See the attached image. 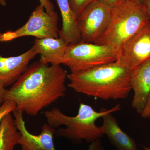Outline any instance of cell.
Segmentation results:
<instances>
[{
  "mask_svg": "<svg viewBox=\"0 0 150 150\" xmlns=\"http://www.w3.org/2000/svg\"><path fill=\"white\" fill-rule=\"evenodd\" d=\"M130 83L134 92L132 107L141 114L150 93V59L131 70Z\"/></svg>",
  "mask_w": 150,
  "mask_h": 150,
  "instance_id": "11",
  "label": "cell"
},
{
  "mask_svg": "<svg viewBox=\"0 0 150 150\" xmlns=\"http://www.w3.org/2000/svg\"><path fill=\"white\" fill-rule=\"evenodd\" d=\"M40 4L44 7L46 11L50 14L54 13L56 12L54 11V4L50 0H39Z\"/></svg>",
  "mask_w": 150,
  "mask_h": 150,
  "instance_id": "18",
  "label": "cell"
},
{
  "mask_svg": "<svg viewBox=\"0 0 150 150\" xmlns=\"http://www.w3.org/2000/svg\"><path fill=\"white\" fill-rule=\"evenodd\" d=\"M95 0H69L70 7L78 17L86 8Z\"/></svg>",
  "mask_w": 150,
  "mask_h": 150,
  "instance_id": "16",
  "label": "cell"
},
{
  "mask_svg": "<svg viewBox=\"0 0 150 150\" xmlns=\"http://www.w3.org/2000/svg\"><path fill=\"white\" fill-rule=\"evenodd\" d=\"M68 74L61 65L38 61L28 66L18 80L7 89L6 100L16 105V110L35 116L66 95Z\"/></svg>",
  "mask_w": 150,
  "mask_h": 150,
  "instance_id": "1",
  "label": "cell"
},
{
  "mask_svg": "<svg viewBox=\"0 0 150 150\" xmlns=\"http://www.w3.org/2000/svg\"><path fill=\"white\" fill-rule=\"evenodd\" d=\"M62 18V28L59 37L68 44H76L82 41L77 22V17L70 7L69 0H56Z\"/></svg>",
  "mask_w": 150,
  "mask_h": 150,
  "instance_id": "14",
  "label": "cell"
},
{
  "mask_svg": "<svg viewBox=\"0 0 150 150\" xmlns=\"http://www.w3.org/2000/svg\"><path fill=\"white\" fill-rule=\"evenodd\" d=\"M149 20L144 4L125 0L112 8L108 26L94 43L111 46L119 52L125 42Z\"/></svg>",
  "mask_w": 150,
  "mask_h": 150,
  "instance_id": "4",
  "label": "cell"
},
{
  "mask_svg": "<svg viewBox=\"0 0 150 150\" xmlns=\"http://www.w3.org/2000/svg\"><path fill=\"white\" fill-rule=\"evenodd\" d=\"M121 109L120 104L110 109L102 108L99 112L91 105L81 103L77 115L71 116L66 115L58 108H54L44 112L47 123L56 129V134L77 143L83 141L92 143L101 139L104 135L101 126L96 125V121L108 113H112Z\"/></svg>",
  "mask_w": 150,
  "mask_h": 150,
  "instance_id": "3",
  "label": "cell"
},
{
  "mask_svg": "<svg viewBox=\"0 0 150 150\" xmlns=\"http://www.w3.org/2000/svg\"><path fill=\"white\" fill-rule=\"evenodd\" d=\"M105 5L112 8L122 4L125 0H98Z\"/></svg>",
  "mask_w": 150,
  "mask_h": 150,
  "instance_id": "19",
  "label": "cell"
},
{
  "mask_svg": "<svg viewBox=\"0 0 150 150\" xmlns=\"http://www.w3.org/2000/svg\"><path fill=\"white\" fill-rule=\"evenodd\" d=\"M2 35V33L0 32V39H1V38Z\"/></svg>",
  "mask_w": 150,
  "mask_h": 150,
  "instance_id": "26",
  "label": "cell"
},
{
  "mask_svg": "<svg viewBox=\"0 0 150 150\" xmlns=\"http://www.w3.org/2000/svg\"><path fill=\"white\" fill-rule=\"evenodd\" d=\"M118 54L111 46L81 41L68 45L62 64L76 72L115 62Z\"/></svg>",
  "mask_w": 150,
  "mask_h": 150,
  "instance_id": "5",
  "label": "cell"
},
{
  "mask_svg": "<svg viewBox=\"0 0 150 150\" xmlns=\"http://www.w3.org/2000/svg\"><path fill=\"white\" fill-rule=\"evenodd\" d=\"M0 4L2 5H5L6 4V2L4 0H0Z\"/></svg>",
  "mask_w": 150,
  "mask_h": 150,
  "instance_id": "24",
  "label": "cell"
},
{
  "mask_svg": "<svg viewBox=\"0 0 150 150\" xmlns=\"http://www.w3.org/2000/svg\"><path fill=\"white\" fill-rule=\"evenodd\" d=\"M135 1H137L142 3V4H144L146 0H135Z\"/></svg>",
  "mask_w": 150,
  "mask_h": 150,
  "instance_id": "23",
  "label": "cell"
},
{
  "mask_svg": "<svg viewBox=\"0 0 150 150\" xmlns=\"http://www.w3.org/2000/svg\"><path fill=\"white\" fill-rule=\"evenodd\" d=\"M140 115L142 118L150 119V93L144 108Z\"/></svg>",
  "mask_w": 150,
  "mask_h": 150,
  "instance_id": "20",
  "label": "cell"
},
{
  "mask_svg": "<svg viewBox=\"0 0 150 150\" xmlns=\"http://www.w3.org/2000/svg\"><path fill=\"white\" fill-rule=\"evenodd\" d=\"M144 4L146 8L147 15L150 20V0H146Z\"/></svg>",
  "mask_w": 150,
  "mask_h": 150,
  "instance_id": "22",
  "label": "cell"
},
{
  "mask_svg": "<svg viewBox=\"0 0 150 150\" xmlns=\"http://www.w3.org/2000/svg\"><path fill=\"white\" fill-rule=\"evenodd\" d=\"M144 150H150V147H145L144 148Z\"/></svg>",
  "mask_w": 150,
  "mask_h": 150,
  "instance_id": "25",
  "label": "cell"
},
{
  "mask_svg": "<svg viewBox=\"0 0 150 150\" xmlns=\"http://www.w3.org/2000/svg\"><path fill=\"white\" fill-rule=\"evenodd\" d=\"M16 126L20 134L18 145L22 150H56L54 143V136L56 129L48 123L43 124L40 134L35 135L30 133L25 126L23 112L15 109L12 112ZM87 150H97L92 146Z\"/></svg>",
  "mask_w": 150,
  "mask_h": 150,
  "instance_id": "9",
  "label": "cell"
},
{
  "mask_svg": "<svg viewBox=\"0 0 150 150\" xmlns=\"http://www.w3.org/2000/svg\"><path fill=\"white\" fill-rule=\"evenodd\" d=\"M150 59V20L123 44L116 62L133 70Z\"/></svg>",
  "mask_w": 150,
  "mask_h": 150,
  "instance_id": "8",
  "label": "cell"
},
{
  "mask_svg": "<svg viewBox=\"0 0 150 150\" xmlns=\"http://www.w3.org/2000/svg\"><path fill=\"white\" fill-rule=\"evenodd\" d=\"M111 10L98 0L85 9L77 17L82 41L94 43L101 36L110 23Z\"/></svg>",
  "mask_w": 150,
  "mask_h": 150,
  "instance_id": "7",
  "label": "cell"
},
{
  "mask_svg": "<svg viewBox=\"0 0 150 150\" xmlns=\"http://www.w3.org/2000/svg\"><path fill=\"white\" fill-rule=\"evenodd\" d=\"M102 118L103 122L101 127L104 135L117 150H138L135 140L120 128L112 113H107Z\"/></svg>",
  "mask_w": 150,
  "mask_h": 150,
  "instance_id": "13",
  "label": "cell"
},
{
  "mask_svg": "<svg viewBox=\"0 0 150 150\" xmlns=\"http://www.w3.org/2000/svg\"><path fill=\"white\" fill-rule=\"evenodd\" d=\"M58 20L57 12L48 13L40 4L35 8L23 26L14 31L2 33L0 42H7L24 36H33L39 39L59 38Z\"/></svg>",
  "mask_w": 150,
  "mask_h": 150,
  "instance_id": "6",
  "label": "cell"
},
{
  "mask_svg": "<svg viewBox=\"0 0 150 150\" xmlns=\"http://www.w3.org/2000/svg\"><path fill=\"white\" fill-rule=\"evenodd\" d=\"M11 113L6 115L0 124V150H14L18 145L20 134Z\"/></svg>",
  "mask_w": 150,
  "mask_h": 150,
  "instance_id": "15",
  "label": "cell"
},
{
  "mask_svg": "<svg viewBox=\"0 0 150 150\" xmlns=\"http://www.w3.org/2000/svg\"><path fill=\"white\" fill-rule=\"evenodd\" d=\"M7 89L2 87L0 86V107L6 101L5 95Z\"/></svg>",
  "mask_w": 150,
  "mask_h": 150,
  "instance_id": "21",
  "label": "cell"
},
{
  "mask_svg": "<svg viewBox=\"0 0 150 150\" xmlns=\"http://www.w3.org/2000/svg\"><path fill=\"white\" fill-rule=\"evenodd\" d=\"M131 70L116 62L68 74V86L74 91L103 100L124 99L131 89Z\"/></svg>",
  "mask_w": 150,
  "mask_h": 150,
  "instance_id": "2",
  "label": "cell"
},
{
  "mask_svg": "<svg viewBox=\"0 0 150 150\" xmlns=\"http://www.w3.org/2000/svg\"><path fill=\"white\" fill-rule=\"evenodd\" d=\"M16 108V105L12 101L7 100L0 107V124L3 118L9 113H12Z\"/></svg>",
  "mask_w": 150,
  "mask_h": 150,
  "instance_id": "17",
  "label": "cell"
},
{
  "mask_svg": "<svg viewBox=\"0 0 150 150\" xmlns=\"http://www.w3.org/2000/svg\"><path fill=\"white\" fill-rule=\"evenodd\" d=\"M69 44L62 38H35L34 45L40 55L39 62L44 64H62Z\"/></svg>",
  "mask_w": 150,
  "mask_h": 150,
  "instance_id": "12",
  "label": "cell"
},
{
  "mask_svg": "<svg viewBox=\"0 0 150 150\" xmlns=\"http://www.w3.org/2000/svg\"><path fill=\"white\" fill-rule=\"evenodd\" d=\"M38 54L33 45L28 51L18 56L4 57L0 55V86L6 88L13 85Z\"/></svg>",
  "mask_w": 150,
  "mask_h": 150,
  "instance_id": "10",
  "label": "cell"
}]
</instances>
